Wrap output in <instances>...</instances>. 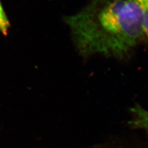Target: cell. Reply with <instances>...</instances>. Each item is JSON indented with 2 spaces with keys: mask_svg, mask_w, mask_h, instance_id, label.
I'll return each mask as SVG.
<instances>
[{
  "mask_svg": "<svg viewBox=\"0 0 148 148\" xmlns=\"http://www.w3.org/2000/svg\"><path fill=\"white\" fill-rule=\"evenodd\" d=\"M64 21L85 58H125L143 40L140 12L133 0H92Z\"/></svg>",
  "mask_w": 148,
  "mask_h": 148,
  "instance_id": "obj_1",
  "label": "cell"
},
{
  "mask_svg": "<svg viewBox=\"0 0 148 148\" xmlns=\"http://www.w3.org/2000/svg\"><path fill=\"white\" fill-rule=\"evenodd\" d=\"M134 117L133 123L140 128H144L148 132V111L141 108L133 109Z\"/></svg>",
  "mask_w": 148,
  "mask_h": 148,
  "instance_id": "obj_3",
  "label": "cell"
},
{
  "mask_svg": "<svg viewBox=\"0 0 148 148\" xmlns=\"http://www.w3.org/2000/svg\"><path fill=\"white\" fill-rule=\"evenodd\" d=\"M9 28V22L2 7L1 3L0 2V32L6 35L8 34V32Z\"/></svg>",
  "mask_w": 148,
  "mask_h": 148,
  "instance_id": "obj_4",
  "label": "cell"
},
{
  "mask_svg": "<svg viewBox=\"0 0 148 148\" xmlns=\"http://www.w3.org/2000/svg\"><path fill=\"white\" fill-rule=\"evenodd\" d=\"M140 12L143 40L148 41V0H133Z\"/></svg>",
  "mask_w": 148,
  "mask_h": 148,
  "instance_id": "obj_2",
  "label": "cell"
}]
</instances>
